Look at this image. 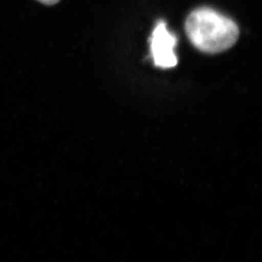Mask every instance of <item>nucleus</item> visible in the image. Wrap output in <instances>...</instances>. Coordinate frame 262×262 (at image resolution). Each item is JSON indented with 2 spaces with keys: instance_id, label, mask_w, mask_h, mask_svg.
I'll use <instances>...</instances> for the list:
<instances>
[{
  "instance_id": "nucleus-1",
  "label": "nucleus",
  "mask_w": 262,
  "mask_h": 262,
  "mask_svg": "<svg viewBox=\"0 0 262 262\" xmlns=\"http://www.w3.org/2000/svg\"><path fill=\"white\" fill-rule=\"evenodd\" d=\"M186 30L191 43L207 54L225 52L239 37V28L232 19L206 7L194 10L187 17Z\"/></svg>"
},
{
  "instance_id": "nucleus-2",
  "label": "nucleus",
  "mask_w": 262,
  "mask_h": 262,
  "mask_svg": "<svg viewBox=\"0 0 262 262\" xmlns=\"http://www.w3.org/2000/svg\"><path fill=\"white\" fill-rule=\"evenodd\" d=\"M150 55L154 63L159 68H172L178 63L175 54L177 38L172 34L163 20H159L150 36Z\"/></svg>"
},
{
  "instance_id": "nucleus-3",
  "label": "nucleus",
  "mask_w": 262,
  "mask_h": 262,
  "mask_svg": "<svg viewBox=\"0 0 262 262\" xmlns=\"http://www.w3.org/2000/svg\"><path fill=\"white\" fill-rule=\"evenodd\" d=\"M37 1L45 4V5H55L56 3H58L60 0H37Z\"/></svg>"
}]
</instances>
